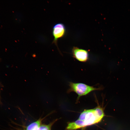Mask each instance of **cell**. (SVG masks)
<instances>
[{
  "label": "cell",
  "mask_w": 130,
  "mask_h": 130,
  "mask_svg": "<svg viewBox=\"0 0 130 130\" xmlns=\"http://www.w3.org/2000/svg\"><path fill=\"white\" fill-rule=\"evenodd\" d=\"M86 127L84 122L78 119L75 121L69 123L66 127V130H75Z\"/></svg>",
  "instance_id": "5b68a950"
},
{
  "label": "cell",
  "mask_w": 130,
  "mask_h": 130,
  "mask_svg": "<svg viewBox=\"0 0 130 130\" xmlns=\"http://www.w3.org/2000/svg\"><path fill=\"white\" fill-rule=\"evenodd\" d=\"M0 104L1 105L2 104V103L1 101V97L0 95Z\"/></svg>",
  "instance_id": "ba28073f"
},
{
  "label": "cell",
  "mask_w": 130,
  "mask_h": 130,
  "mask_svg": "<svg viewBox=\"0 0 130 130\" xmlns=\"http://www.w3.org/2000/svg\"><path fill=\"white\" fill-rule=\"evenodd\" d=\"M42 119L40 118L27 126L26 130H36L41 124Z\"/></svg>",
  "instance_id": "8992f818"
},
{
  "label": "cell",
  "mask_w": 130,
  "mask_h": 130,
  "mask_svg": "<svg viewBox=\"0 0 130 130\" xmlns=\"http://www.w3.org/2000/svg\"><path fill=\"white\" fill-rule=\"evenodd\" d=\"M69 85V88L67 91V92L69 93L74 92L76 93L78 95L77 100L82 96L86 95L93 91L101 90L103 89L102 87L96 88L83 83L72 82H70Z\"/></svg>",
  "instance_id": "7a4b0ae2"
},
{
  "label": "cell",
  "mask_w": 130,
  "mask_h": 130,
  "mask_svg": "<svg viewBox=\"0 0 130 130\" xmlns=\"http://www.w3.org/2000/svg\"><path fill=\"white\" fill-rule=\"evenodd\" d=\"M66 33V28L63 23H59L55 24L53 26L52 34L53 37L52 44H54L58 48L57 45L58 39L65 36Z\"/></svg>",
  "instance_id": "3957f363"
},
{
  "label": "cell",
  "mask_w": 130,
  "mask_h": 130,
  "mask_svg": "<svg viewBox=\"0 0 130 130\" xmlns=\"http://www.w3.org/2000/svg\"><path fill=\"white\" fill-rule=\"evenodd\" d=\"M73 57L78 61L85 62L89 59V54L88 51L74 46L72 51Z\"/></svg>",
  "instance_id": "277c9868"
},
{
  "label": "cell",
  "mask_w": 130,
  "mask_h": 130,
  "mask_svg": "<svg viewBox=\"0 0 130 130\" xmlns=\"http://www.w3.org/2000/svg\"><path fill=\"white\" fill-rule=\"evenodd\" d=\"M104 116L103 109L98 106L94 109L84 110L78 119L83 121L86 127L99 122Z\"/></svg>",
  "instance_id": "6da1fadb"
},
{
  "label": "cell",
  "mask_w": 130,
  "mask_h": 130,
  "mask_svg": "<svg viewBox=\"0 0 130 130\" xmlns=\"http://www.w3.org/2000/svg\"><path fill=\"white\" fill-rule=\"evenodd\" d=\"M55 121L48 124H41L36 130H51V127Z\"/></svg>",
  "instance_id": "52a82bcc"
},
{
  "label": "cell",
  "mask_w": 130,
  "mask_h": 130,
  "mask_svg": "<svg viewBox=\"0 0 130 130\" xmlns=\"http://www.w3.org/2000/svg\"></svg>",
  "instance_id": "9c48e42d"
}]
</instances>
